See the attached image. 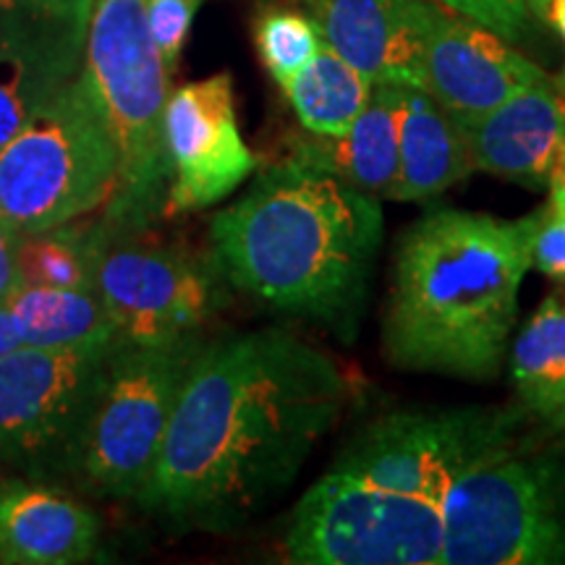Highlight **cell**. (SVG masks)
Returning <instances> with one entry per match:
<instances>
[{
    "mask_svg": "<svg viewBox=\"0 0 565 565\" xmlns=\"http://www.w3.org/2000/svg\"><path fill=\"white\" fill-rule=\"evenodd\" d=\"M110 231L103 221H68L53 228L21 233L19 278L21 286L95 291L97 259L108 244Z\"/></svg>",
    "mask_w": 565,
    "mask_h": 565,
    "instance_id": "cell-23",
    "label": "cell"
},
{
    "mask_svg": "<svg viewBox=\"0 0 565 565\" xmlns=\"http://www.w3.org/2000/svg\"><path fill=\"white\" fill-rule=\"evenodd\" d=\"M529 263L545 278L565 282V204L550 200L526 215Z\"/></svg>",
    "mask_w": 565,
    "mask_h": 565,
    "instance_id": "cell-25",
    "label": "cell"
},
{
    "mask_svg": "<svg viewBox=\"0 0 565 565\" xmlns=\"http://www.w3.org/2000/svg\"><path fill=\"white\" fill-rule=\"evenodd\" d=\"M202 0H145L147 26L168 74L173 76Z\"/></svg>",
    "mask_w": 565,
    "mask_h": 565,
    "instance_id": "cell-26",
    "label": "cell"
},
{
    "mask_svg": "<svg viewBox=\"0 0 565 565\" xmlns=\"http://www.w3.org/2000/svg\"><path fill=\"white\" fill-rule=\"evenodd\" d=\"M221 282L212 263L113 233L95 273V291L121 343H168L196 335L217 309Z\"/></svg>",
    "mask_w": 565,
    "mask_h": 565,
    "instance_id": "cell-10",
    "label": "cell"
},
{
    "mask_svg": "<svg viewBox=\"0 0 565 565\" xmlns=\"http://www.w3.org/2000/svg\"><path fill=\"white\" fill-rule=\"evenodd\" d=\"M6 9H30L53 13V17L74 19L82 24H89L92 13V0H0V11Z\"/></svg>",
    "mask_w": 565,
    "mask_h": 565,
    "instance_id": "cell-29",
    "label": "cell"
},
{
    "mask_svg": "<svg viewBox=\"0 0 565 565\" xmlns=\"http://www.w3.org/2000/svg\"><path fill=\"white\" fill-rule=\"evenodd\" d=\"M511 374L526 414L565 427V282H557L513 341Z\"/></svg>",
    "mask_w": 565,
    "mask_h": 565,
    "instance_id": "cell-20",
    "label": "cell"
},
{
    "mask_svg": "<svg viewBox=\"0 0 565 565\" xmlns=\"http://www.w3.org/2000/svg\"><path fill=\"white\" fill-rule=\"evenodd\" d=\"M82 74L118 150V179L100 221L139 236L162 215L171 183L162 116L171 74L147 26L145 0H92Z\"/></svg>",
    "mask_w": 565,
    "mask_h": 565,
    "instance_id": "cell-4",
    "label": "cell"
},
{
    "mask_svg": "<svg viewBox=\"0 0 565 565\" xmlns=\"http://www.w3.org/2000/svg\"><path fill=\"white\" fill-rule=\"evenodd\" d=\"M532 17L542 19L550 30H555L557 38L563 40L565 47V0H529ZM563 89H565V74H563Z\"/></svg>",
    "mask_w": 565,
    "mask_h": 565,
    "instance_id": "cell-30",
    "label": "cell"
},
{
    "mask_svg": "<svg viewBox=\"0 0 565 565\" xmlns=\"http://www.w3.org/2000/svg\"><path fill=\"white\" fill-rule=\"evenodd\" d=\"M372 87L366 76L322 42L320 51L282 84V92L303 131L341 134L370 103Z\"/></svg>",
    "mask_w": 565,
    "mask_h": 565,
    "instance_id": "cell-22",
    "label": "cell"
},
{
    "mask_svg": "<svg viewBox=\"0 0 565 565\" xmlns=\"http://www.w3.org/2000/svg\"><path fill=\"white\" fill-rule=\"evenodd\" d=\"M254 42L259 58L275 82L286 84L291 76L320 51L322 38L315 21L291 9H267L254 24Z\"/></svg>",
    "mask_w": 565,
    "mask_h": 565,
    "instance_id": "cell-24",
    "label": "cell"
},
{
    "mask_svg": "<svg viewBox=\"0 0 565 565\" xmlns=\"http://www.w3.org/2000/svg\"><path fill=\"white\" fill-rule=\"evenodd\" d=\"M330 51L372 84L422 87V42L429 0H307Z\"/></svg>",
    "mask_w": 565,
    "mask_h": 565,
    "instance_id": "cell-16",
    "label": "cell"
},
{
    "mask_svg": "<svg viewBox=\"0 0 565 565\" xmlns=\"http://www.w3.org/2000/svg\"><path fill=\"white\" fill-rule=\"evenodd\" d=\"M529 267L526 217L508 223L454 207L427 212L395 249L385 356L406 372L494 377Z\"/></svg>",
    "mask_w": 565,
    "mask_h": 565,
    "instance_id": "cell-3",
    "label": "cell"
},
{
    "mask_svg": "<svg viewBox=\"0 0 565 565\" xmlns=\"http://www.w3.org/2000/svg\"><path fill=\"white\" fill-rule=\"evenodd\" d=\"M19 238L21 233L0 215V301L21 286L19 278Z\"/></svg>",
    "mask_w": 565,
    "mask_h": 565,
    "instance_id": "cell-28",
    "label": "cell"
},
{
    "mask_svg": "<svg viewBox=\"0 0 565 565\" xmlns=\"http://www.w3.org/2000/svg\"><path fill=\"white\" fill-rule=\"evenodd\" d=\"M458 129L475 171L542 192L565 147V89L547 76Z\"/></svg>",
    "mask_w": 565,
    "mask_h": 565,
    "instance_id": "cell-14",
    "label": "cell"
},
{
    "mask_svg": "<svg viewBox=\"0 0 565 565\" xmlns=\"http://www.w3.org/2000/svg\"><path fill=\"white\" fill-rule=\"evenodd\" d=\"M100 545V521L68 492L30 479H0V563L76 565Z\"/></svg>",
    "mask_w": 565,
    "mask_h": 565,
    "instance_id": "cell-17",
    "label": "cell"
},
{
    "mask_svg": "<svg viewBox=\"0 0 565 565\" xmlns=\"http://www.w3.org/2000/svg\"><path fill=\"white\" fill-rule=\"evenodd\" d=\"M398 84H374L370 103L341 134L288 137L286 158L383 200L398 173Z\"/></svg>",
    "mask_w": 565,
    "mask_h": 565,
    "instance_id": "cell-18",
    "label": "cell"
},
{
    "mask_svg": "<svg viewBox=\"0 0 565 565\" xmlns=\"http://www.w3.org/2000/svg\"><path fill=\"white\" fill-rule=\"evenodd\" d=\"M475 173L461 129L433 95L398 84V173L385 200L427 202Z\"/></svg>",
    "mask_w": 565,
    "mask_h": 565,
    "instance_id": "cell-19",
    "label": "cell"
},
{
    "mask_svg": "<svg viewBox=\"0 0 565 565\" xmlns=\"http://www.w3.org/2000/svg\"><path fill=\"white\" fill-rule=\"evenodd\" d=\"M282 550L299 565H437L443 511L328 469L296 503Z\"/></svg>",
    "mask_w": 565,
    "mask_h": 565,
    "instance_id": "cell-9",
    "label": "cell"
},
{
    "mask_svg": "<svg viewBox=\"0 0 565 565\" xmlns=\"http://www.w3.org/2000/svg\"><path fill=\"white\" fill-rule=\"evenodd\" d=\"M118 150L87 76L76 74L0 147V215L19 233L105 207Z\"/></svg>",
    "mask_w": 565,
    "mask_h": 565,
    "instance_id": "cell-6",
    "label": "cell"
},
{
    "mask_svg": "<svg viewBox=\"0 0 565 565\" xmlns=\"http://www.w3.org/2000/svg\"><path fill=\"white\" fill-rule=\"evenodd\" d=\"M113 345H19L3 353L0 456L19 463L63 466L92 395L100 385Z\"/></svg>",
    "mask_w": 565,
    "mask_h": 565,
    "instance_id": "cell-11",
    "label": "cell"
},
{
    "mask_svg": "<svg viewBox=\"0 0 565 565\" xmlns=\"http://www.w3.org/2000/svg\"><path fill=\"white\" fill-rule=\"evenodd\" d=\"M385 236L377 196L282 158L212 217V265L273 312L353 338Z\"/></svg>",
    "mask_w": 565,
    "mask_h": 565,
    "instance_id": "cell-2",
    "label": "cell"
},
{
    "mask_svg": "<svg viewBox=\"0 0 565 565\" xmlns=\"http://www.w3.org/2000/svg\"><path fill=\"white\" fill-rule=\"evenodd\" d=\"M454 13L477 21L508 42H521L529 32V0H435Z\"/></svg>",
    "mask_w": 565,
    "mask_h": 565,
    "instance_id": "cell-27",
    "label": "cell"
},
{
    "mask_svg": "<svg viewBox=\"0 0 565 565\" xmlns=\"http://www.w3.org/2000/svg\"><path fill=\"white\" fill-rule=\"evenodd\" d=\"M565 563V469L505 448L450 487L440 565Z\"/></svg>",
    "mask_w": 565,
    "mask_h": 565,
    "instance_id": "cell-7",
    "label": "cell"
},
{
    "mask_svg": "<svg viewBox=\"0 0 565 565\" xmlns=\"http://www.w3.org/2000/svg\"><path fill=\"white\" fill-rule=\"evenodd\" d=\"M19 345L21 341L17 333V324H13V317L9 309H6V303L0 301V356L13 349H19Z\"/></svg>",
    "mask_w": 565,
    "mask_h": 565,
    "instance_id": "cell-31",
    "label": "cell"
},
{
    "mask_svg": "<svg viewBox=\"0 0 565 565\" xmlns=\"http://www.w3.org/2000/svg\"><path fill=\"white\" fill-rule=\"evenodd\" d=\"M515 424L484 406L393 412L359 429L330 469L443 511L458 479L511 448Z\"/></svg>",
    "mask_w": 565,
    "mask_h": 565,
    "instance_id": "cell-8",
    "label": "cell"
},
{
    "mask_svg": "<svg viewBox=\"0 0 565 565\" xmlns=\"http://www.w3.org/2000/svg\"><path fill=\"white\" fill-rule=\"evenodd\" d=\"M171 183L162 215L212 207L259 168L238 131L231 74L183 84L168 95L162 116Z\"/></svg>",
    "mask_w": 565,
    "mask_h": 565,
    "instance_id": "cell-12",
    "label": "cell"
},
{
    "mask_svg": "<svg viewBox=\"0 0 565 565\" xmlns=\"http://www.w3.org/2000/svg\"><path fill=\"white\" fill-rule=\"evenodd\" d=\"M3 303L17 324L21 345L76 349L118 341L97 291L19 286Z\"/></svg>",
    "mask_w": 565,
    "mask_h": 565,
    "instance_id": "cell-21",
    "label": "cell"
},
{
    "mask_svg": "<svg viewBox=\"0 0 565 565\" xmlns=\"http://www.w3.org/2000/svg\"><path fill=\"white\" fill-rule=\"evenodd\" d=\"M547 79L511 42L429 0L422 42V87L456 124L498 108L519 89Z\"/></svg>",
    "mask_w": 565,
    "mask_h": 565,
    "instance_id": "cell-13",
    "label": "cell"
},
{
    "mask_svg": "<svg viewBox=\"0 0 565 565\" xmlns=\"http://www.w3.org/2000/svg\"><path fill=\"white\" fill-rule=\"evenodd\" d=\"M345 404L335 359L291 330L202 343L137 500L179 532H233L288 492Z\"/></svg>",
    "mask_w": 565,
    "mask_h": 565,
    "instance_id": "cell-1",
    "label": "cell"
},
{
    "mask_svg": "<svg viewBox=\"0 0 565 565\" xmlns=\"http://www.w3.org/2000/svg\"><path fill=\"white\" fill-rule=\"evenodd\" d=\"M87 24L30 9L0 11V147L82 71Z\"/></svg>",
    "mask_w": 565,
    "mask_h": 565,
    "instance_id": "cell-15",
    "label": "cell"
},
{
    "mask_svg": "<svg viewBox=\"0 0 565 565\" xmlns=\"http://www.w3.org/2000/svg\"><path fill=\"white\" fill-rule=\"evenodd\" d=\"M200 335L113 345L63 469L100 498L137 500L158 463Z\"/></svg>",
    "mask_w": 565,
    "mask_h": 565,
    "instance_id": "cell-5",
    "label": "cell"
},
{
    "mask_svg": "<svg viewBox=\"0 0 565 565\" xmlns=\"http://www.w3.org/2000/svg\"><path fill=\"white\" fill-rule=\"evenodd\" d=\"M547 189H550V200L565 204V147H563L561 158H557L555 173H553V179H550Z\"/></svg>",
    "mask_w": 565,
    "mask_h": 565,
    "instance_id": "cell-32",
    "label": "cell"
}]
</instances>
